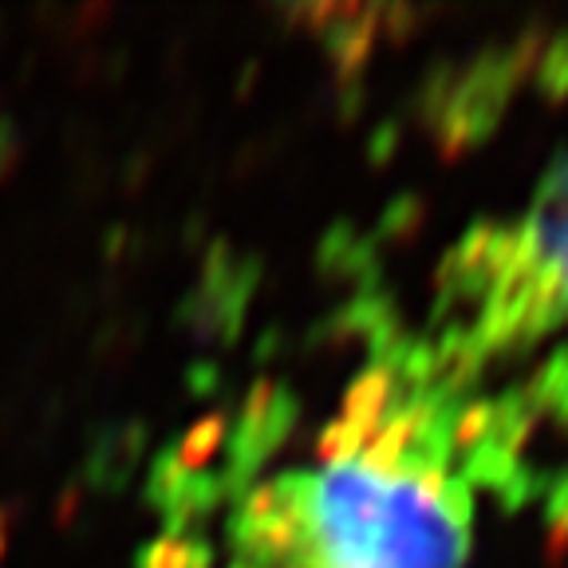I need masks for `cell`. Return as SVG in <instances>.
Wrapping results in <instances>:
<instances>
[{
    "label": "cell",
    "mask_w": 568,
    "mask_h": 568,
    "mask_svg": "<svg viewBox=\"0 0 568 568\" xmlns=\"http://www.w3.org/2000/svg\"><path fill=\"white\" fill-rule=\"evenodd\" d=\"M418 339L375 355L308 458L253 481L222 568H466L478 489L521 426Z\"/></svg>",
    "instance_id": "6da1fadb"
},
{
    "label": "cell",
    "mask_w": 568,
    "mask_h": 568,
    "mask_svg": "<svg viewBox=\"0 0 568 568\" xmlns=\"http://www.w3.org/2000/svg\"><path fill=\"white\" fill-rule=\"evenodd\" d=\"M568 336V154L501 222H478L446 253L418 344L481 379L529 347Z\"/></svg>",
    "instance_id": "7a4b0ae2"
}]
</instances>
